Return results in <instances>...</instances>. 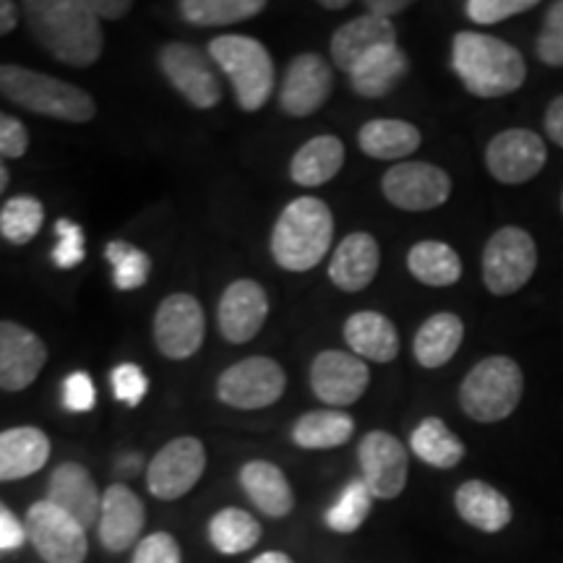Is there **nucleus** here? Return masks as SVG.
<instances>
[{
  "label": "nucleus",
  "instance_id": "nucleus-1",
  "mask_svg": "<svg viewBox=\"0 0 563 563\" xmlns=\"http://www.w3.org/2000/svg\"><path fill=\"white\" fill-rule=\"evenodd\" d=\"M21 11L34 40L55 60L89 68L102 58L104 34L87 0H26Z\"/></svg>",
  "mask_w": 563,
  "mask_h": 563
},
{
  "label": "nucleus",
  "instance_id": "nucleus-2",
  "mask_svg": "<svg viewBox=\"0 0 563 563\" xmlns=\"http://www.w3.org/2000/svg\"><path fill=\"white\" fill-rule=\"evenodd\" d=\"M452 68L473 97L514 95L527 79L522 53L509 42L483 32H456L452 42Z\"/></svg>",
  "mask_w": 563,
  "mask_h": 563
},
{
  "label": "nucleus",
  "instance_id": "nucleus-3",
  "mask_svg": "<svg viewBox=\"0 0 563 563\" xmlns=\"http://www.w3.org/2000/svg\"><path fill=\"white\" fill-rule=\"evenodd\" d=\"M334 241L332 209L316 196H300L282 209L272 230V256L285 272H311L327 258Z\"/></svg>",
  "mask_w": 563,
  "mask_h": 563
},
{
  "label": "nucleus",
  "instance_id": "nucleus-4",
  "mask_svg": "<svg viewBox=\"0 0 563 563\" xmlns=\"http://www.w3.org/2000/svg\"><path fill=\"white\" fill-rule=\"evenodd\" d=\"M0 95L19 108L66 123H89L97 104L89 91L24 66L0 63Z\"/></svg>",
  "mask_w": 563,
  "mask_h": 563
},
{
  "label": "nucleus",
  "instance_id": "nucleus-5",
  "mask_svg": "<svg viewBox=\"0 0 563 563\" xmlns=\"http://www.w3.org/2000/svg\"><path fill=\"white\" fill-rule=\"evenodd\" d=\"M209 58L228 76L235 100L245 112L262 110L274 91V60L256 37L245 34H222L209 42Z\"/></svg>",
  "mask_w": 563,
  "mask_h": 563
},
{
  "label": "nucleus",
  "instance_id": "nucleus-6",
  "mask_svg": "<svg viewBox=\"0 0 563 563\" xmlns=\"http://www.w3.org/2000/svg\"><path fill=\"white\" fill-rule=\"evenodd\" d=\"M525 376L517 361L506 355L485 357L470 368L460 386V405L475 422H501L519 407Z\"/></svg>",
  "mask_w": 563,
  "mask_h": 563
},
{
  "label": "nucleus",
  "instance_id": "nucleus-7",
  "mask_svg": "<svg viewBox=\"0 0 563 563\" xmlns=\"http://www.w3.org/2000/svg\"><path fill=\"white\" fill-rule=\"evenodd\" d=\"M538 269V245L522 228L506 224L493 232L483 251V282L490 295L506 298L519 292Z\"/></svg>",
  "mask_w": 563,
  "mask_h": 563
},
{
  "label": "nucleus",
  "instance_id": "nucleus-8",
  "mask_svg": "<svg viewBox=\"0 0 563 563\" xmlns=\"http://www.w3.org/2000/svg\"><path fill=\"white\" fill-rule=\"evenodd\" d=\"M26 540L45 563H84L89 555L87 530L47 498L34 501L24 517Z\"/></svg>",
  "mask_w": 563,
  "mask_h": 563
},
{
  "label": "nucleus",
  "instance_id": "nucleus-9",
  "mask_svg": "<svg viewBox=\"0 0 563 563\" xmlns=\"http://www.w3.org/2000/svg\"><path fill=\"white\" fill-rule=\"evenodd\" d=\"M285 389V368L274 357L264 355L245 357L217 378V397L232 410H264L279 402Z\"/></svg>",
  "mask_w": 563,
  "mask_h": 563
},
{
  "label": "nucleus",
  "instance_id": "nucleus-10",
  "mask_svg": "<svg viewBox=\"0 0 563 563\" xmlns=\"http://www.w3.org/2000/svg\"><path fill=\"white\" fill-rule=\"evenodd\" d=\"M207 470V449L196 435L167 441L146 467V488L159 501H178L196 488Z\"/></svg>",
  "mask_w": 563,
  "mask_h": 563
},
{
  "label": "nucleus",
  "instance_id": "nucleus-11",
  "mask_svg": "<svg viewBox=\"0 0 563 563\" xmlns=\"http://www.w3.org/2000/svg\"><path fill=\"white\" fill-rule=\"evenodd\" d=\"M207 336V316L201 302L188 292L167 295L154 313V344L170 361H188Z\"/></svg>",
  "mask_w": 563,
  "mask_h": 563
},
{
  "label": "nucleus",
  "instance_id": "nucleus-12",
  "mask_svg": "<svg viewBox=\"0 0 563 563\" xmlns=\"http://www.w3.org/2000/svg\"><path fill=\"white\" fill-rule=\"evenodd\" d=\"M159 68L178 95L186 97L199 110L217 108L222 100V87L211 58L188 42H170L159 51Z\"/></svg>",
  "mask_w": 563,
  "mask_h": 563
},
{
  "label": "nucleus",
  "instance_id": "nucleus-13",
  "mask_svg": "<svg viewBox=\"0 0 563 563\" xmlns=\"http://www.w3.org/2000/svg\"><path fill=\"white\" fill-rule=\"evenodd\" d=\"M382 191L402 211L439 209L452 196V178L431 162H399L382 178Z\"/></svg>",
  "mask_w": 563,
  "mask_h": 563
},
{
  "label": "nucleus",
  "instance_id": "nucleus-14",
  "mask_svg": "<svg viewBox=\"0 0 563 563\" xmlns=\"http://www.w3.org/2000/svg\"><path fill=\"white\" fill-rule=\"evenodd\" d=\"M357 462H361V481L368 485L373 498L394 501L402 496L410 473V456L397 435L386 431H371L363 435L357 446Z\"/></svg>",
  "mask_w": 563,
  "mask_h": 563
},
{
  "label": "nucleus",
  "instance_id": "nucleus-15",
  "mask_svg": "<svg viewBox=\"0 0 563 563\" xmlns=\"http://www.w3.org/2000/svg\"><path fill=\"white\" fill-rule=\"evenodd\" d=\"M548 162V146L540 133L530 129H509L496 133L485 150V165L498 183L519 186L532 180Z\"/></svg>",
  "mask_w": 563,
  "mask_h": 563
},
{
  "label": "nucleus",
  "instance_id": "nucleus-16",
  "mask_svg": "<svg viewBox=\"0 0 563 563\" xmlns=\"http://www.w3.org/2000/svg\"><path fill=\"white\" fill-rule=\"evenodd\" d=\"M371 384V371L365 361L344 350H323L311 363V389L316 399L336 407H350L363 397Z\"/></svg>",
  "mask_w": 563,
  "mask_h": 563
},
{
  "label": "nucleus",
  "instance_id": "nucleus-17",
  "mask_svg": "<svg viewBox=\"0 0 563 563\" xmlns=\"http://www.w3.org/2000/svg\"><path fill=\"white\" fill-rule=\"evenodd\" d=\"M334 74L319 53H300L287 66L279 89V108L292 118H308L319 112L332 97Z\"/></svg>",
  "mask_w": 563,
  "mask_h": 563
},
{
  "label": "nucleus",
  "instance_id": "nucleus-18",
  "mask_svg": "<svg viewBox=\"0 0 563 563\" xmlns=\"http://www.w3.org/2000/svg\"><path fill=\"white\" fill-rule=\"evenodd\" d=\"M47 363V344L16 321H0V389L24 391Z\"/></svg>",
  "mask_w": 563,
  "mask_h": 563
},
{
  "label": "nucleus",
  "instance_id": "nucleus-19",
  "mask_svg": "<svg viewBox=\"0 0 563 563\" xmlns=\"http://www.w3.org/2000/svg\"><path fill=\"white\" fill-rule=\"evenodd\" d=\"M146 525L144 501L129 485L112 483L102 490L100 522H97V538L108 553H125L139 545L141 532Z\"/></svg>",
  "mask_w": 563,
  "mask_h": 563
},
{
  "label": "nucleus",
  "instance_id": "nucleus-20",
  "mask_svg": "<svg viewBox=\"0 0 563 563\" xmlns=\"http://www.w3.org/2000/svg\"><path fill=\"white\" fill-rule=\"evenodd\" d=\"M269 316V298L256 279H235L222 292L217 321L220 334L232 344H245L264 329Z\"/></svg>",
  "mask_w": 563,
  "mask_h": 563
},
{
  "label": "nucleus",
  "instance_id": "nucleus-21",
  "mask_svg": "<svg viewBox=\"0 0 563 563\" xmlns=\"http://www.w3.org/2000/svg\"><path fill=\"white\" fill-rule=\"evenodd\" d=\"M47 501L58 506L79 522L84 530L100 522L102 493L97 488L95 477L79 462H63L53 470L47 481Z\"/></svg>",
  "mask_w": 563,
  "mask_h": 563
},
{
  "label": "nucleus",
  "instance_id": "nucleus-22",
  "mask_svg": "<svg viewBox=\"0 0 563 563\" xmlns=\"http://www.w3.org/2000/svg\"><path fill=\"white\" fill-rule=\"evenodd\" d=\"M391 45H397V30H394L391 21L376 16V13H363V16L347 21L334 32L332 60L336 68L350 74L371 53Z\"/></svg>",
  "mask_w": 563,
  "mask_h": 563
},
{
  "label": "nucleus",
  "instance_id": "nucleus-23",
  "mask_svg": "<svg viewBox=\"0 0 563 563\" xmlns=\"http://www.w3.org/2000/svg\"><path fill=\"white\" fill-rule=\"evenodd\" d=\"M382 266V249L368 232H352L336 245L329 262V279L344 292H361L376 279Z\"/></svg>",
  "mask_w": 563,
  "mask_h": 563
},
{
  "label": "nucleus",
  "instance_id": "nucleus-24",
  "mask_svg": "<svg viewBox=\"0 0 563 563\" xmlns=\"http://www.w3.org/2000/svg\"><path fill=\"white\" fill-rule=\"evenodd\" d=\"M238 483L249 501L256 506L264 517L285 519L295 509V493L287 481L285 470L277 467L274 462L251 460L245 462L238 473Z\"/></svg>",
  "mask_w": 563,
  "mask_h": 563
},
{
  "label": "nucleus",
  "instance_id": "nucleus-25",
  "mask_svg": "<svg viewBox=\"0 0 563 563\" xmlns=\"http://www.w3.org/2000/svg\"><path fill=\"white\" fill-rule=\"evenodd\" d=\"M51 460V439L34 426L9 428L0 433V483L37 475Z\"/></svg>",
  "mask_w": 563,
  "mask_h": 563
},
{
  "label": "nucleus",
  "instance_id": "nucleus-26",
  "mask_svg": "<svg viewBox=\"0 0 563 563\" xmlns=\"http://www.w3.org/2000/svg\"><path fill=\"white\" fill-rule=\"evenodd\" d=\"M454 509L477 532L496 534L506 530L514 519L509 498L485 481H467L454 493Z\"/></svg>",
  "mask_w": 563,
  "mask_h": 563
},
{
  "label": "nucleus",
  "instance_id": "nucleus-27",
  "mask_svg": "<svg viewBox=\"0 0 563 563\" xmlns=\"http://www.w3.org/2000/svg\"><path fill=\"white\" fill-rule=\"evenodd\" d=\"M344 342L361 361L391 363L399 355L397 327L378 311L352 313L344 321Z\"/></svg>",
  "mask_w": 563,
  "mask_h": 563
},
{
  "label": "nucleus",
  "instance_id": "nucleus-28",
  "mask_svg": "<svg viewBox=\"0 0 563 563\" xmlns=\"http://www.w3.org/2000/svg\"><path fill=\"white\" fill-rule=\"evenodd\" d=\"M344 165V144L342 139L323 133L295 152L290 162V178L302 188H319L323 183L334 180Z\"/></svg>",
  "mask_w": 563,
  "mask_h": 563
},
{
  "label": "nucleus",
  "instance_id": "nucleus-29",
  "mask_svg": "<svg viewBox=\"0 0 563 563\" xmlns=\"http://www.w3.org/2000/svg\"><path fill=\"white\" fill-rule=\"evenodd\" d=\"M407 70H410V58H407L402 47H382V51L371 53L368 58H363L350 70V87L361 97L376 100V97L389 95L405 79Z\"/></svg>",
  "mask_w": 563,
  "mask_h": 563
},
{
  "label": "nucleus",
  "instance_id": "nucleus-30",
  "mask_svg": "<svg viewBox=\"0 0 563 563\" xmlns=\"http://www.w3.org/2000/svg\"><path fill=\"white\" fill-rule=\"evenodd\" d=\"M464 340V323L456 313H435L418 329L412 342V355L422 368H441L460 350Z\"/></svg>",
  "mask_w": 563,
  "mask_h": 563
},
{
  "label": "nucleus",
  "instance_id": "nucleus-31",
  "mask_svg": "<svg viewBox=\"0 0 563 563\" xmlns=\"http://www.w3.org/2000/svg\"><path fill=\"white\" fill-rule=\"evenodd\" d=\"M355 433V420L344 410H313L300 415L292 426V443L308 452L344 446Z\"/></svg>",
  "mask_w": 563,
  "mask_h": 563
},
{
  "label": "nucleus",
  "instance_id": "nucleus-32",
  "mask_svg": "<svg viewBox=\"0 0 563 563\" xmlns=\"http://www.w3.org/2000/svg\"><path fill=\"white\" fill-rule=\"evenodd\" d=\"M420 131L412 123L397 121V118H382L368 121L357 133V144L363 154L373 159H402L420 150Z\"/></svg>",
  "mask_w": 563,
  "mask_h": 563
},
{
  "label": "nucleus",
  "instance_id": "nucleus-33",
  "mask_svg": "<svg viewBox=\"0 0 563 563\" xmlns=\"http://www.w3.org/2000/svg\"><path fill=\"white\" fill-rule=\"evenodd\" d=\"M209 543L222 555H241L249 553L262 540V525L251 511L228 506L209 519Z\"/></svg>",
  "mask_w": 563,
  "mask_h": 563
},
{
  "label": "nucleus",
  "instance_id": "nucleus-34",
  "mask_svg": "<svg viewBox=\"0 0 563 563\" xmlns=\"http://www.w3.org/2000/svg\"><path fill=\"white\" fill-rule=\"evenodd\" d=\"M407 269L428 287L456 285L462 277V258L452 245L441 241H420L407 253Z\"/></svg>",
  "mask_w": 563,
  "mask_h": 563
},
{
  "label": "nucleus",
  "instance_id": "nucleus-35",
  "mask_svg": "<svg viewBox=\"0 0 563 563\" xmlns=\"http://www.w3.org/2000/svg\"><path fill=\"white\" fill-rule=\"evenodd\" d=\"M410 449L420 462L435 470H454L464 460V443L441 418H426L410 435Z\"/></svg>",
  "mask_w": 563,
  "mask_h": 563
},
{
  "label": "nucleus",
  "instance_id": "nucleus-36",
  "mask_svg": "<svg viewBox=\"0 0 563 563\" xmlns=\"http://www.w3.org/2000/svg\"><path fill=\"white\" fill-rule=\"evenodd\" d=\"M264 0H183L180 16L194 26H232L258 16Z\"/></svg>",
  "mask_w": 563,
  "mask_h": 563
},
{
  "label": "nucleus",
  "instance_id": "nucleus-37",
  "mask_svg": "<svg viewBox=\"0 0 563 563\" xmlns=\"http://www.w3.org/2000/svg\"><path fill=\"white\" fill-rule=\"evenodd\" d=\"M373 509V496L361 477L350 481L344 485L334 506H329V511L323 514V522L336 534H352L365 525V519L371 517Z\"/></svg>",
  "mask_w": 563,
  "mask_h": 563
},
{
  "label": "nucleus",
  "instance_id": "nucleus-38",
  "mask_svg": "<svg viewBox=\"0 0 563 563\" xmlns=\"http://www.w3.org/2000/svg\"><path fill=\"white\" fill-rule=\"evenodd\" d=\"M45 207L34 196H13L0 209V235L13 245H26L40 235Z\"/></svg>",
  "mask_w": 563,
  "mask_h": 563
},
{
  "label": "nucleus",
  "instance_id": "nucleus-39",
  "mask_svg": "<svg viewBox=\"0 0 563 563\" xmlns=\"http://www.w3.org/2000/svg\"><path fill=\"white\" fill-rule=\"evenodd\" d=\"M104 258L112 266V285L123 292L144 287L152 274V258L125 241H110L104 249Z\"/></svg>",
  "mask_w": 563,
  "mask_h": 563
},
{
  "label": "nucleus",
  "instance_id": "nucleus-40",
  "mask_svg": "<svg viewBox=\"0 0 563 563\" xmlns=\"http://www.w3.org/2000/svg\"><path fill=\"white\" fill-rule=\"evenodd\" d=\"M534 53L545 66L563 68V0L548 9L538 40H534Z\"/></svg>",
  "mask_w": 563,
  "mask_h": 563
},
{
  "label": "nucleus",
  "instance_id": "nucleus-41",
  "mask_svg": "<svg viewBox=\"0 0 563 563\" xmlns=\"http://www.w3.org/2000/svg\"><path fill=\"white\" fill-rule=\"evenodd\" d=\"M55 235H58V245L53 249V262L58 269H76L87 256V241H84L81 224L74 220L55 222Z\"/></svg>",
  "mask_w": 563,
  "mask_h": 563
},
{
  "label": "nucleus",
  "instance_id": "nucleus-42",
  "mask_svg": "<svg viewBox=\"0 0 563 563\" xmlns=\"http://www.w3.org/2000/svg\"><path fill=\"white\" fill-rule=\"evenodd\" d=\"M110 384L112 397H115L118 402H123L125 407H139L141 399L150 391V378H146V373L141 371L136 363L115 365L110 373Z\"/></svg>",
  "mask_w": 563,
  "mask_h": 563
},
{
  "label": "nucleus",
  "instance_id": "nucleus-43",
  "mask_svg": "<svg viewBox=\"0 0 563 563\" xmlns=\"http://www.w3.org/2000/svg\"><path fill=\"white\" fill-rule=\"evenodd\" d=\"M534 0H470L464 5L467 16L481 26H490L498 24V21H506L511 16H519V13L532 11L534 9Z\"/></svg>",
  "mask_w": 563,
  "mask_h": 563
},
{
  "label": "nucleus",
  "instance_id": "nucleus-44",
  "mask_svg": "<svg viewBox=\"0 0 563 563\" xmlns=\"http://www.w3.org/2000/svg\"><path fill=\"white\" fill-rule=\"evenodd\" d=\"M131 563H183V551L170 532L159 530L139 540Z\"/></svg>",
  "mask_w": 563,
  "mask_h": 563
},
{
  "label": "nucleus",
  "instance_id": "nucleus-45",
  "mask_svg": "<svg viewBox=\"0 0 563 563\" xmlns=\"http://www.w3.org/2000/svg\"><path fill=\"white\" fill-rule=\"evenodd\" d=\"M63 407L68 412H89L97 402V389L95 382H91L89 373L84 371H74L70 376L63 382V391H60Z\"/></svg>",
  "mask_w": 563,
  "mask_h": 563
},
{
  "label": "nucleus",
  "instance_id": "nucleus-46",
  "mask_svg": "<svg viewBox=\"0 0 563 563\" xmlns=\"http://www.w3.org/2000/svg\"><path fill=\"white\" fill-rule=\"evenodd\" d=\"M30 150V131L19 118L0 110V159H19Z\"/></svg>",
  "mask_w": 563,
  "mask_h": 563
},
{
  "label": "nucleus",
  "instance_id": "nucleus-47",
  "mask_svg": "<svg viewBox=\"0 0 563 563\" xmlns=\"http://www.w3.org/2000/svg\"><path fill=\"white\" fill-rule=\"evenodd\" d=\"M26 543V527L9 506L0 501V553L19 551Z\"/></svg>",
  "mask_w": 563,
  "mask_h": 563
},
{
  "label": "nucleus",
  "instance_id": "nucleus-48",
  "mask_svg": "<svg viewBox=\"0 0 563 563\" xmlns=\"http://www.w3.org/2000/svg\"><path fill=\"white\" fill-rule=\"evenodd\" d=\"M545 133L553 144L563 146V95L548 104L545 110Z\"/></svg>",
  "mask_w": 563,
  "mask_h": 563
},
{
  "label": "nucleus",
  "instance_id": "nucleus-49",
  "mask_svg": "<svg viewBox=\"0 0 563 563\" xmlns=\"http://www.w3.org/2000/svg\"><path fill=\"white\" fill-rule=\"evenodd\" d=\"M89 9L95 11L97 19L118 21V19L129 16L133 3H129V0H89Z\"/></svg>",
  "mask_w": 563,
  "mask_h": 563
},
{
  "label": "nucleus",
  "instance_id": "nucleus-50",
  "mask_svg": "<svg viewBox=\"0 0 563 563\" xmlns=\"http://www.w3.org/2000/svg\"><path fill=\"white\" fill-rule=\"evenodd\" d=\"M365 9H368V13H376V16L391 21V16L410 9V3L407 0H371V3H365Z\"/></svg>",
  "mask_w": 563,
  "mask_h": 563
},
{
  "label": "nucleus",
  "instance_id": "nucleus-51",
  "mask_svg": "<svg viewBox=\"0 0 563 563\" xmlns=\"http://www.w3.org/2000/svg\"><path fill=\"white\" fill-rule=\"evenodd\" d=\"M16 21H19V9H16V5L9 3V0H0V37H3V34L13 32Z\"/></svg>",
  "mask_w": 563,
  "mask_h": 563
},
{
  "label": "nucleus",
  "instance_id": "nucleus-52",
  "mask_svg": "<svg viewBox=\"0 0 563 563\" xmlns=\"http://www.w3.org/2000/svg\"><path fill=\"white\" fill-rule=\"evenodd\" d=\"M251 563H295V561L285 551H264L262 555H256Z\"/></svg>",
  "mask_w": 563,
  "mask_h": 563
},
{
  "label": "nucleus",
  "instance_id": "nucleus-53",
  "mask_svg": "<svg viewBox=\"0 0 563 563\" xmlns=\"http://www.w3.org/2000/svg\"><path fill=\"white\" fill-rule=\"evenodd\" d=\"M9 180H11L9 167H5V162L0 159V196H3V194H5V188H9Z\"/></svg>",
  "mask_w": 563,
  "mask_h": 563
},
{
  "label": "nucleus",
  "instance_id": "nucleus-54",
  "mask_svg": "<svg viewBox=\"0 0 563 563\" xmlns=\"http://www.w3.org/2000/svg\"><path fill=\"white\" fill-rule=\"evenodd\" d=\"M323 9H347V0H323Z\"/></svg>",
  "mask_w": 563,
  "mask_h": 563
},
{
  "label": "nucleus",
  "instance_id": "nucleus-55",
  "mask_svg": "<svg viewBox=\"0 0 563 563\" xmlns=\"http://www.w3.org/2000/svg\"><path fill=\"white\" fill-rule=\"evenodd\" d=\"M561 209H563V196H561Z\"/></svg>",
  "mask_w": 563,
  "mask_h": 563
}]
</instances>
